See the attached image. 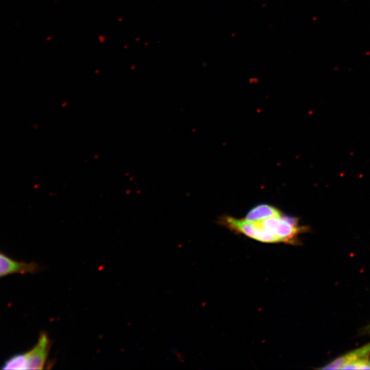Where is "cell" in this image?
I'll list each match as a JSON object with an SVG mask.
<instances>
[{
  "label": "cell",
  "mask_w": 370,
  "mask_h": 370,
  "mask_svg": "<svg viewBox=\"0 0 370 370\" xmlns=\"http://www.w3.org/2000/svg\"><path fill=\"white\" fill-rule=\"evenodd\" d=\"M51 342L45 332L40 333L36 345L29 351L8 358L2 369H42L45 368L49 354Z\"/></svg>",
  "instance_id": "1"
},
{
  "label": "cell",
  "mask_w": 370,
  "mask_h": 370,
  "mask_svg": "<svg viewBox=\"0 0 370 370\" xmlns=\"http://www.w3.org/2000/svg\"><path fill=\"white\" fill-rule=\"evenodd\" d=\"M257 221L264 230L278 237L282 243L287 244H299V235L309 231L308 227L299 225L297 217L283 213Z\"/></svg>",
  "instance_id": "2"
},
{
  "label": "cell",
  "mask_w": 370,
  "mask_h": 370,
  "mask_svg": "<svg viewBox=\"0 0 370 370\" xmlns=\"http://www.w3.org/2000/svg\"><path fill=\"white\" fill-rule=\"evenodd\" d=\"M219 223L234 232L244 234L258 241L268 243H282L278 237L264 230L257 221H249L226 215L221 217Z\"/></svg>",
  "instance_id": "3"
},
{
  "label": "cell",
  "mask_w": 370,
  "mask_h": 370,
  "mask_svg": "<svg viewBox=\"0 0 370 370\" xmlns=\"http://www.w3.org/2000/svg\"><path fill=\"white\" fill-rule=\"evenodd\" d=\"M38 270V265L34 262L18 261L0 252V278L16 273H32Z\"/></svg>",
  "instance_id": "4"
},
{
  "label": "cell",
  "mask_w": 370,
  "mask_h": 370,
  "mask_svg": "<svg viewBox=\"0 0 370 370\" xmlns=\"http://www.w3.org/2000/svg\"><path fill=\"white\" fill-rule=\"evenodd\" d=\"M370 354V343L354 350H352L344 355H342L321 369H342V368L358 358L367 357Z\"/></svg>",
  "instance_id": "5"
},
{
  "label": "cell",
  "mask_w": 370,
  "mask_h": 370,
  "mask_svg": "<svg viewBox=\"0 0 370 370\" xmlns=\"http://www.w3.org/2000/svg\"><path fill=\"white\" fill-rule=\"evenodd\" d=\"M282 214V212L277 208L269 204H263L251 208L246 214L245 219L249 221H260Z\"/></svg>",
  "instance_id": "6"
},
{
  "label": "cell",
  "mask_w": 370,
  "mask_h": 370,
  "mask_svg": "<svg viewBox=\"0 0 370 370\" xmlns=\"http://www.w3.org/2000/svg\"><path fill=\"white\" fill-rule=\"evenodd\" d=\"M342 369H370L369 356L358 358L345 365Z\"/></svg>",
  "instance_id": "7"
},
{
  "label": "cell",
  "mask_w": 370,
  "mask_h": 370,
  "mask_svg": "<svg viewBox=\"0 0 370 370\" xmlns=\"http://www.w3.org/2000/svg\"><path fill=\"white\" fill-rule=\"evenodd\" d=\"M363 332L365 334H370V324L364 328Z\"/></svg>",
  "instance_id": "8"
}]
</instances>
